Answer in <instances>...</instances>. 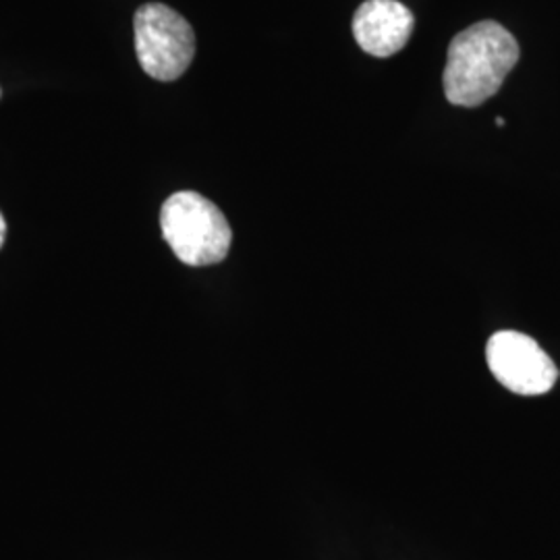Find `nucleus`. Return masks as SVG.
<instances>
[{"label":"nucleus","instance_id":"nucleus-1","mask_svg":"<svg viewBox=\"0 0 560 560\" xmlns=\"http://www.w3.org/2000/svg\"><path fill=\"white\" fill-rule=\"evenodd\" d=\"M520 60V44L497 21H480L448 44L444 94L455 106H480L502 88Z\"/></svg>","mask_w":560,"mask_h":560},{"label":"nucleus","instance_id":"nucleus-2","mask_svg":"<svg viewBox=\"0 0 560 560\" xmlns=\"http://www.w3.org/2000/svg\"><path fill=\"white\" fill-rule=\"evenodd\" d=\"M162 237L187 266H212L229 256L233 231L214 201L196 191L173 194L162 203Z\"/></svg>","mask_w":560,"mask_h":560},{"label":"nucleus","instance_id":"nucleus-3","mask_svg":"<svg viewBox=\"0 0 560 560\" xmlns=\"http://www.w3.org/2000/svg\"><path fill=\"white\" fill-rule=\"evenodd\" d=\"M133 27L141 69L154 80H179L196 57L189 21L162 2H148L138 9Z\"/></svg>","mask_w":560,"mask_h":560},{"label":"nucleus","instance_id":"nucleus-4","mask_svg":"<svg viewBox=\"0 0 560 560\" xmlns=\"http://www.w3.org/2000/svg\"><path fill=\"white\" fill-rule=\"evenodd\" d=\"M486 361L492 376L521 397H538L552 390L559 368L532 337L517 330H501L486 345Z\"/></svg>","mask_w":560,"mask_h":560},{"label":"nucleus","instance_id":"nucleus-5","mask_svg":"<svg viewBox=\"0 0 560 560\" xmlns=\"http://www.w3.org/2000/svg\"><path fill=\"white\" fill-rule=\"evenodd\" d=\"M413 13L399 0H368L355 11L353 36L372 57H393L413 32Z\"/></svg>","mask_w":560,"mask_h":560},{"label":"nucleus","instance_id":"nucleus-6","mask_svg":"<svg viewBox=\"0 0 560 560\" xmlns=\"http://www.w3.org/2000/svg\"><path fill=\"white\" fill-rule=\"evenodd\" d=\"M4 240H7V221H4V217H2V212H0V249H2V245H4Z\"/></svg>","mask_w":560,"mask_h":560},{"label":"nucleus","instance_id":"nucleus-7","mask_svg":"<svg viewBox=\"0 0 560 560\" xmlns=\"http://www.w3.org/2000/svg\"><path fill=\"white\" fill-rule=\"evenodd\" d=\"M497 125H499V127H504V119H501V117H499V119H497Z\"/></svg>","mask_w":560,"mask_h":560}]
</instances>
